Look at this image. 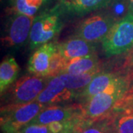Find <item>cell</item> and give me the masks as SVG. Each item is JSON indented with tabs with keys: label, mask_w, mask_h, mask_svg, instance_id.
Masks as SVG:
<instances>
[{
	"label": "cell",
	"mask_w": 133,
	"mask_h": 133,
	"mask_svg": "<svg viewBox=\"0 0 133 133\" xmlns=\"http://www.w3.org/2000/svg\"><path fill=\"white\" fill-rule=\"evenodd\" d=\"M129 87V79L123 76L103 92L83 103L81 105L83 118L92 124L108 116L116 106L126 98Z\"/></svg>",
	"instance_id": "6da1fadb"
},
{
	"label": "cell",
	"mask_w": 133,
	"mask_h": 133,
	"mask_svg": "<svg viewBox=\"0 0 133 133\" xmlns=\"http://www.w3.org/2000/svg\"><path fill=\"white\" fill-rule=\"evenodd\" d=\"M50 77L24 76L1 94L2 107L28 104L35 101L50 81Z\"/></svg>",
	"instance_id": "7a4b0ae2"
},
{
	"label": "cell",
	"mask_w": 133,
	"mask_h": 133,
	"mask_svg": "<svg viewBox=\"0 0 133 133\" xmlns=\"http://www.w3.org/2000/svg\"><path fill=\"white\" fill-rule=\"evenodd\" d=\"M101 43L107 56L121 55L133 50V14L128 13L117 20Z\"/></svg>",
	"instance_id": "3957f363"
},
{
	"label": "cell",
	"mask_w": 133,
	"mask_h": 133,
	"mask_svg": "<svg viewBox=\"0 0 133 133\" xmlns=\"http://www.w3.org/2000/svg\"><path fill=\"white\" fill-rule=\"evenodd\" d=\"M61 8L57 5L50 10L35 16L29 39L30 49H36L44 44L50 42L59 34L63 28L60 17Z\"/></svg>",
	"instance_id": "277c9868"
},
{
	"label": "cell",
	"mask_w": 133,
	"mask_h": 133,
	"mask_svg": "<svg viewBox=\"0 0 133 133\" xmlns=\"http://www.w3.org/2000/svg\"><path fill=\"white\" fill-rule=\"evenodd\" d=\"M46 107L36 101L24 104L1 107L2 131L4 133L19 132Z\"/></svg>",
	"instance_id": "5b68a950"
},
{
	"label": "cell",
	"mask_w": 133,
	"mask_h": 133,
	"mask_svg": "<svg viewBox=\"0 0 133 133\" xmlns=\"http://www.w3.org/2000/svg\"><path fill=\"white\" fill-rule=\"evenodd\" d=\"M117 19L111 14H97L87 18L76 28L74 36L87 42H101L108 34Z\"/></svg>",
	"instance_id": "8992f818"
},
{
	"label": "cell",
	"mask_w": 133,
	"mask_h": 133,
	"mask_svg": "<svg viewBox=\"0 0 133 133\" xmlns=\"http://www.w3.org/2000/svg\"><path fill=\"white\" fill-rule=\"evenodd\" d=\"M35 16L22 14L15 11L10 18L2 42L7 47H21L30 39Z\"/></svg>",
	"instance_id": "52a82bcc"
},
{
	"label": "cell",
	"mask_w": 133,
	"mask_h": 133,
	"mask_svg": "<svg viewBox=\"0 0 133 133\" xmlns=\"http://www.w3.org/2000/svg\"><path fill=\"white\" fill-rule=\"evenodd\" d=\"M76 98V93L66 87L59 76H56L50 78L36 101L46 107H50Z\"/></svg>",
	"instance_id": "ba28073f"
},
{
	"label": "cell",
	"mask_w": 133,
	"mask_h": 133,
	"mask_svg": "<svg viewBox=\"0 0 133 133\" xmlns=\"http://www.w3.org/2000/svg\"><path fill=\"white\" fill-rule=\"evenodd\" d=\"M81 115L82 116L81 105H52L42 110L30 124L45 125L54 122L65 121Z\"/></svg>",
	"instance_id": "9c48e42d"
},
{
	"label": "cell",
	"mask_w": 133,
	"mask_h": 133,
	"mask_svg": "<svg viewBox=\"0 0 133 133\" xmlns=\"http://www.w3.org/2000/svg\"><path fill=\"white\" fill-rule=\"evenodd\" d=\"M57 50V44L51 42L36 48L29 59V72L35 76L49 77L52 57Z\"/></svg>",
	"instance_id": "30bf717a"
},
{
	"label": "cell",
	"mask_w": 133,
	"mask_h": 133,
	"mask_svg": "<svg viewBox=\"0 0 133 133\" xmlns=\"http://www.w3.org/2000/svg\"><path fill=\"white\" fill-rule=\"evenodd\" d=\"M58 52L66 60H71L96 54L97 43L87 42L83 38L73 36L72 38L57 44Z\"/></svg>",
	"instance_id": "8fae6325"
},
{
	"label": "cell",
	"mask_w": 133,
	"mask_h": 133,
	"mask_svg": "<svg viewBox=\"0 0 133 133\" xmlns=\"http://www.w3.org/2000/svg\"><path fill=\"white\" fill-rule=\"evenodd\" d=\"M122 77L123 76H120L113 72H99L93 77L90 82L86 86L77 98L84 103L95 95L103 92L109 86L119 81Z\"/></svg>",
	"instance_id": "7c38bea8"
},
{
	"label": "cell",
	"mask_w": 133,
	"mask_h": 133,
	"mask_svg": "<svg viewBox=\"0 0 133 133\" xmlns=\"http://www.w3.org/2000/svg\"><path fill=\"white\" fill-rule=\"evenodd\" d=\"M112 133H133V109L116 107L109 115Z\"/></svg>",
	"instance_id": "4fadbf2b"
},
{
	"label": "cell",
	"mask_w": 133,
	"mask_h": 133,
	"mask_svg": "<svg viewBox=\"0 0 133 133\" xmlns=\"http://www.w3.org/2000/svg\"><path fill=\"white\" fill-rule=\"evenodd\" d=\"M115 0H61L62 8L77 15H84L109 7Z\"/></svg>",
	"instance_id": "5bb4252c"
},
{
	"label": "cell",
	"mask_w": 133,
	"mask_h": 133,
	"mask_svg": "<svg viewBox=\"0 0 133 133\" xmlns=\"http://www.w3.org/2000/svg\"><path fill=\"white\" fill-rule=\"evenodd\" d=\"M98 70H100L99 59L97 54H94L66 61L61 73L79 75Z\"/></svg>",
	"instance_id": "9a60e30c"
},
{
	"label": "cell",
	"mask_w": 133,
	"mask_h": 133,
	"mask_svg": "<svg viewBox=\"0 0 133 133\" xmlns=\"http://www.w3.org/2000/svg\"><path fill=\"white\" fill-rule=\"evenodd\" d=\"M19 72V66L12 56L5 58L0 64V92L2 94L15 82Z\"/></svg>",
	"instance_id": "2e32d148"
},
{
	"label": "cell",
	"mask_w": 133,
	"mask_h": 133,
	"mask_svg": "<svg viewBox=\"0 0 133 133\" xmlns=\"http://www.w3.org/2000/svg\"><path fill=\"white\" fill-rule=\"evenodd\" d=\"M100 72L93 71L88 72V73H84V74H79V75H73V74H68V73H61L58 76L60 77L62 81L64 83L66 87L75 92L76 95V98L81 91L84 89L86 86L87 85L91 80L93 78V77Z\"/></svg>",
	"instance_id": "e0dca14e"
},
{
	"label": "cell",
	"mask_w": 133,
	"mask_h": 133,
	"mask_svg": "<svg viewBox=\"0 0 133 133\" xmlns=\"http://www.w3.org/2000/svg\"><path fill=\"white\" fill-rule=\"evenodd\" d=\"M46 0H15V11L22 14L34 16L38 8Z\"/></svg>",
	"instance_id": "ac0fdd59"
},
{
	"label": "cell",
	"mask_w": 133,
	"mask_h": 133,
	"mask_svg": "<svg viewBox=\"0 0 133 133\" xmlns=\"http://www.w3.org/2000/svg\"><path fill=\"white\" fill-rule=\"evenodd\" d=\"M80 133H112L109 115L87 126Z\"/></svg>",
	"instance_id": "d6986e66"
},
{
	"label": "cell",
	"mask_w": 133,
	"mask_h": 133,
	"mask_svg": "<svg viewBox=\"0 0 133 133\" xmlns=\"http://www.w3.org/2000/svg\"><path fill=\"white\" fill-rule=\"evenodd\" d=\"M66 60L63 58L61 53L57 51L53 54L50 63V72H49V77L51 78L53 76H58L62 72V70L64 66Z\"/></svg>",
	"instance_id": "ffe728a7"
},
{
	"label": "cell",
	"mask_w": 133,
	"mask_h": 133,
	"mask_svg": "<svg viewBox=\"0 0 133 133\" xmlns=\"http://www.w3.org/2000/svg\"><path fill=\"white\" fill-rule=\"evenodd\" d=\"M20 132L22 133H52L48 124H28Z\"/></svg>",
	"instance_id": "44dd1931"
},
{
	"label": "cell",
	"mask_w": 133,
	"mask_h": 133,
	"mask_svg": "<svg viewBox=\"0 0 133 133\" xmlns=\"http://www.w3.org/2000/svg\"><path fill=\"white\" fill-rule=\"evenodd\" d=\"M116 107H128L133 109V95H131V97H126L122 100L117 105ZM115 107V108H116Z\"/></svg>",
	"instance_id": "7402d4cb"
},
{
	"label": "cell",
	"mask_w": 133,
	"mask_h": 133,
	"mask_svg": "<svg viewBox=\"0 0 133 133\" xmlns=\"http://www.w3.org/2000/svg\"><path fill=\"white\" fill-rule=\"evenodd\" d=\"M125 64L127 66L129 70H130L133 73V50L132 52L129 55V56L127 58V62Z\"/></svg>",
	"instance_id": "603a6c76"
},
{
	"label": "cell",
	"mask_w": 133,
	"mask_h": 133,
	"mask_svg": "<svg viewBox=\"0 0 133 133\" xmlns=\"http://www.w3.org/2000/svg\"><path fill=\"white\" fill-rule=\"evenodd\" d=\"M83 129H84L82 128H74L71 129H67V130H65V131H63V132L58 133H80Z\"/></svg>",
	"instance_id": "cb8c5ba5"
},
{
	"label": "cell",
	"mask_w": 133,
	"mask_h": 133,
	"mask_svg": "<svg viewBox=\"0 0 133 133\" xmlns=\"http://www.w3.org/2000/svg\"><path fill=\"white\" fill-rule=\"evenodd\" d=\"M128 1L129 13L133 14V0H127Z\"/></svg>",
	"instance_id": "d4e9b609"
},
{
	"label": "cell",
	"mask_w": 133,
	"mask_h": 133,
	"mask_svg": "<svg viewBox=\"0 0 133 133\" xmlns=\"http://www.w3.org/2000/svg\"><path fill=\"white\" fill-rule=\"evenodd\" d=\"M15 133H22L20 131H19V132H15Z\"/></svg>",
	"instance_id": "484cf974"
}]
</instances>
